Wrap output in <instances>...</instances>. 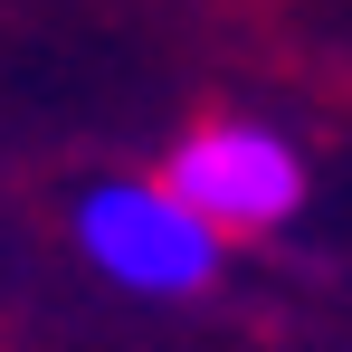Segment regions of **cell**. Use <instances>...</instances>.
Here are the masks:
<instances>
[{"mask_svg": "<svg viewBox=\"0 0 352 352\" xmlns=\"http://www.w3.org/2000/svg\"><path fill=\"white\" fill-rule=\"evenodd\" d=\"M162 190L210 238H257V229H286L295 210H305V162L267 124H200L172 153V181Z\"/></svg>", "mask_w": 352, "mask_h": 352, "instance_id": "obj_2", "label": "cell"}, {"mask_svg": "<svg viewBox=\"0 0 352 352\" xmlns=\"http://www.w3.org/2000/svg\"><path fill=\"white\" fill-rule=\"evenodd\" d=\"M76 248L124 295H210L219 286V238L181 210L162 181H105L76 200Z\"/></svg>", "mask_w": 352, "mask_h": 352, "instance_id": "obj_1", "label": "cell"}]
</instances>
